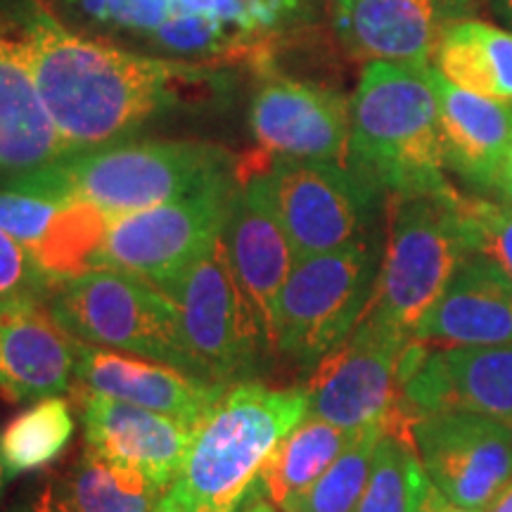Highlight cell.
I'll use <instances>...</instances> for the list:
<instances>
[{
  "label": "cell",
  "instance_id": "6da1fadb",
  "mask_svg": "<svg viewBox=\"0 0 512 512\" xmlns=\"http://www.w3.org/2000/svg\"><path fill=\"white\" fill-rule=\"evenodd\" d=\"M22 27L67 157L100 150L166 110L204 105L226 91V74L214 64L128 53L74 34L43 8H31Z\"/></svg>",
  "mask_w": 512,
  "mask_h": 512
},
{
  "label": "cell",
  "instance_id": "7a4b0ae2",
  "mask_svg": "<svg viewBox=\"0 0 512 512\" xmlns=\"http://www.w3.org/2000/svg\"><path fill=\"white\" fill-rule=\"evenodd\" d=\"M347 164L384 195L451 192L432 64L366 62L351 98Z\"/></svg>",
  "mask_w": 512,
  "mask_h": 512
},
{
  "label": "cell",
  "instance_id": "3957f363",
  "mask_svg": "<svg viewBox=\"0 0 512 512\" xmlns=\"http://www.w3.org/2000/svg\"><path fill=\"white\" fill-rule=\"evenodd\" d=\"M223 147L197 140H140L62 157L5 188L60 202L91 204L110 219L181 200L233 174Z\"/></svg>",
  "mask_w": 512,
  "mask_h": 512
},
{
  "label": "cell",
  "instance_id": "277c9868",
  "mask_svg": "<svg viewBox=\"0 0 512 512\" xmlns=\"http://www.w3.org/2000/svg\"><path fill=\"white\" fill-rule=\"evenodd\" d=\"M306 413V387L230 384L195 427L174 486L200 512H235L275 446Z\"/></svg>",
  "mask_w": 512,
  "mask_h": 512
},
{
  "label": "cell",
  "instance_id": "5b68a950",
  "mask_svg": "<svg viewBox=\"0 0 512 512\" xmlns=\"http://www.w3.org/2000/svg\"><path fill=\"white\" fill-rule=\"evenodd\" d=\"M472 254L460 192L392 197L389 238L368 323L413 339L418 323Z\"/></svg>",
  "mask_w": 512,
  "mask_h": 512
},
{
  "label": "cell",
  "instance_id": "8992f818",
  "mask_svg": "<svg viewBox=\"0 0 512 512\" xmlns=\"http://www.w3.org/2000/svg\"><path fill=\"white\" fill-rule=\"evenodd\" d=\"M252 171L268 207L285 230L294 261L380 238L384 190L349 164L318 159H256Z\"/></svg>",
  "mask_w": 512,
  "mask_h": 512
},
{
  "label": "cell",
  "instance_id": "52a82bcc",
  "mask_svg": "<svg viewBox=\"0 0 512 512\" xmlns=\"http://www.w3.org/2000/svg\"><path fill=\"white\" fill-rule=\"evenodd\" d=\"M48 306L62 328L83 344L124 351L200 377L185 347L176 304L138 275L100 268L64 280L50 290Z\"/></svg>",
  "mask_w": 512,
  "mask_h": 512
},
{
  "label": "cell",
  "instance_id": "ba28073f",
  "mask_svg": "<svg viewBox=\"0 0 512 512\" xmlns=\"http://www.w3.org/2000/svg\"><path fill=\"white\" fill-rule=\"evenodd\" d=\"M382 254L380 235L294 261L275 311V351L316 368L342 347L373 304Z\"/></svg>",
  "mask_w": 512,
  "mask_h": 512
},
{
  "label": "cell",
  "instance_id": "9c48e42d",
  "mask_svg": "<svg viewBox=\"0 0 512 512\" xmlns=\"http://www.w3.org/2000/svg\"><path fill=\"white\" fill-rule=\"evenodd\" d=\"M235 185L230 174L181 200L110 219L95 271L138 275L164 292L221 238Z\"/></svg>",
  "mask_w": 512,
  "mask_h": 512
},
{
  "label": "cell",
  "instance_id": "30bf717a",
  "mask_svg": "<svg viewBox=\"0 0 512 512\" xmlns=\"http://www.w3.org/2000/svg\"><path fill=\"white\" fill-rule=\"evenodd\" d=\"M164 294L176 304L185 347L202 380L238 384L254 373L259 356L271 351L230 273L221 238Z\"/></svg>",
  "mask_w": 512,
  "mask_h": 512
},
{
  "label": "cell",
  "instance_id": "8fae6325",
  "mask_svg": "<svg viewBox=\"0 0 512 512\" xmlns=\"http://www.w3.org/2000/svg\"><path fill=\"white\" fill-rule=\"evenodd\" d=\"M408 342L361 320L347 342L313 368L306 384L309 415L349 432L389 427L401 413L399 363Z\"/></svg>",
  "mask_w": 512,
  "mask_h": 512
},
{
  "label": "cell",
  "instance_id": "7c38bea8",
  "mask_svg": "<svg viewBox=\"0 0 512 512\" xmlns=\"http://www.w3.org/2000/svg\"><path fill=\"white\" fill-rule=\"evenodd\" d=\"M422 470L448 501L486 512L512 482V432L501 420L472 413L411 418Z\"/></svg>",
  "mask_w": 512,
  "mask_h": 512
},
{
  "label": "cell",
  "instance_id": "4fadbf2b",
  "mask_svg": "<svg viewBox=\"0 0 512 512\" xmlns=\"http://www.w3.org/2000/svg\"><path fill=\"white\" fill-rule=\"evenodd\" d=\"M249 126L264 155L347 164L351 100L325 83L273 76L254 95Z\"/></svg>",
  "mask_w": 512,
  "mask_h": 512
},
{
  "label": "cell",
  "instance_id": "5bb4252c",
  "mask_svg": "<svg viewBox=\"0 0 512 512\" xmlns=\"http://www.w3.org/2000/svg\"><path fill=\"white\" fill-rule=\"evenodd\" d=\"M408 420L427 413H472L512 422V344L425 351L401 380Z\"/></svg>",
  "mask_w": 512,
  "mask_h": 512
},
{
  "label": "cell",
  "instance_id": "9a60e30c",
  "mask_svg": "<svg viewBox=\"0 0 512 512\" xmlns=\"http://www.w3.org/2000/svg\"><path fill=\"white\" fill-rule=\"evenodd\" d=\"M477 0H335V31L361 60L432 64L453 24L475 19Z\"/></svg>",
  "mask_w": 512,
  "mask_h": 512
},
{
  "label": "cell",
  "instance_id": "2e32d148",
  "mask_svg": "<svg viewBox=\"0 0 512 512\" xmlns=\"http://www.w3.org/2000/svg\"><path fill=\"white\" fill-rule=\"evenodd\" d=\"M221 240L230 273L254 311L268 347L275 351V311L294 266V252L254 178H238Z\"/></svg>",
  "mask_w": 512,
  "mask_h": 512
},
{
  "label": "cell",
  "instance_id": "e0dca14e",
  "mask_svg": "<svg viewBox=\"0 0 512 512\" xmlns=\"http://www.w3.org/2000/svg\"><path fill=\"white\" fill-rule=\"evenodd\" d=\"M79 339L62 328L48 299L0 302V392L12 403L53 399L72 389Z\"/></svg>",
  "mask_w": 512,
  "mask_h": 512
},
{
  "label": "cell",
  "instance_id": "ac0fdd59",
  "mask_svg": "<svg viewBox=\"0 0 512 512\" xmlns=\"http://www.w3.org/2000/svg\"><path fill=\"white\" fill-rule=\"evenodd\" d=\"M223 392V384L200 380L174 366L79 342L72 394L133 403L197 427Z\"/></svg>",
  "mask_w": 512,
  "mask_h": 512
},
{
  "label": "cell",
  "instance_id": "d6986e66",
  "mask_svg": "<svg viewBox=\"0 0 512 512\" xmlns=\"http://www.w3.org/2000/svg\"><path fill=\"white\" fill-rule=\"evenodd\" d=\"M74 401L81 411L86 448L140 472L164 491L176 482L195 427L105 396L74 394Z\"/></svg>",
  "mask_w": 512,
  "mask_h": 512
},
{
  "label": "cell",
  "instance_id": "ffe728a7",
  "mask_svg": "<svg viewBox=\"0 0 512 512\" xmlns=\"http://www.w3.org/2000/svg\"><path fill=\"white\" fill-rule=\"evenodd\" d=\"M413 339L448 347L512 344V278L489 256L467 254Z\"/></svg>",
  "mask_w": 512,
  "mask_h": 512
},
{
  "label": "cell",
  "instance_id": "44dd1931",
  "mask_svg": "<svg viewBox=\"0 0 512 512\" xmlns=\"http://www.w3.org/2000/svg\"><path fill=\"white\" fill-rule=\"evenodd\" d=\"M62 157L67 147L36 86L24 27L0 22V171L31 174Z\"/></svg>",
  "mask_w": 512,
  "mask_h": 512
},
{
  "label": "cell",
  "instance_id": "7402d4cb",
  "mask_svg": "<svg viewBox=\"0 0 512 512\" xmlns=\"http://www.w3.org/2000/svg\"><path fill=\"white\" fill-rule=\"evenodd\" d=\"M432 83L439 100L446 171L458 176L467 188L494 192L496 176L512 143V102L463 91L434 64Z\"/></svg>",
  "mask_w": 512,
  "mask_h": 512
},
{
  "label": "cell",
  "instance_id": "603a6c76",
  "mask_svg": "<svg viewBox=\"0 0 512 512\" xmlns=\"http://www.w3.org/2000/svg\"><path fill=\"white\" fill-rule=\"evenodd\" d=\"M434 67L453 86L512 102V31L482 19L453 24L441 38Z\"/></svg>",
  "mask_w": 512,
  "mask_h": 512
},
{
  "label": "cell",
  "instance_id": "cb8c5ba5",
  "mask_svg": "<svg viewBox=\"0 0 512 512\" xmlns=\"http://www.w3.org/2000/svg\"><path fill=\"white\" fill-rule=\"evenodd\" d=\"M354 434L306 413V418L275 446L256 482L275 508L287 512L342 456Z\"/></svg>",
  "mask_w": 512,
  "mask_h": 512
},
{
  "label": "cell",
  "instance_id": "d4e9b609",
  "mask_svg": "<svg viewBox=\"0 0 512 512\" xmlns=\"http://www.w3.org/2000/svg\"><path fill=\"white\" fill-rule=\"evenodd\" d=\"M64 486L79 512H155L164 496L140 472L110 463L91 448H83Z\"/></svg>",
  "mask_w": 512,
  "mask_h": 512
},
{
  "label": "cell",
  "instance_id": "484cf974",
  "mask_svg": "<svg viewBox=\"0 0 512 512\" xmlns=\"http://www.w3.org/2000/svg\"><path fill=\"white\" fill-rule=\"evenodd\" d=\"M72 437L74 415L69 403L60 396L36 401L0 434V456L8 479L53 463L67 451Z\"/></svg>",
  "mask_w": 512,
  "mask_h": 512
},
{
  "label": "cell",
  "instance_id": "4316f807",
  "mask_svg": "<svg viewBox=\"0 0 512 512\" xmlns=\"http://www.w3.org/2000/svg\"><path fill=\"white\" fill-rule=\"evenodd\" d=\"M384 432H387L384 425H368L356 430L342 456L287 512H356L366 491L375 448Z\"/></svg>",
  "mask_w": 512,
  "mask_h": 512
},
{
  "label": "cell",
  "instance_id": "83f0119b",
  "mask_svg": "<svg viewBox=\"0 0 512 512\" xmlns=\"http://www.w3.org/2000/svg\"><path fill=\"white\" fill-rule=\"evenodd\" d=\"M422 475L411 434L384 432L356 512H413Z\"/></svg>",
  "mask_w": 512,
  "mask_h": 512
},
{
  "label": "cell",
  "instance_id": "f1b7e54d",
  "mask_svg": "<svg viewBox=\"0 0 512 512\" xmlns=\"http://www.w3.org/2000/svg\"><path fill=\"white\" fill-rule=\"evenodd\" d=\"M460 211L470 235L472 252L489 256L512 278V207L484 197L460 195Z\"/></svg>",
  "mask_w": 512,
  "mask_h": 512
},
{
  "label": "cell",
  "instance_id": "f546056e",
  "mask_svg": "<svg viewBox=\"0 0 512 512\" xmlns=\"http://www.w3.org/2000/svg\"><path fill=\"white\" fill-rule=\"evenodd\" d=\"M64 204L67 202L3 188L0 190V228L22 242L29 254H34L55 230Z\"/></svg>",
  "mask_w": 512,
  "mask_h": 512
},
{
  "label": "cell",
  "instance_id": "4dcf8cb0",
  "mask_svg": "<svg viewBox=\"0 0 512 512\" xmlns=\"http://www.w3.org/2000/svg\"><path fill=\"white\" fill-rule=\"evenodd\" d=\"M53 280L38 268L29 249L0 228V302L3 299H48Z\"/></svg>",
  "mask_w": 512,
  "mask_h": 512
},
{
  "label": "cell",
  "instance_id": "1f68e13d",
  "mask_svg": "<svg viewBox=\"0 0 512 512\" xmlns=\"http://www.w3.org/2000/svg\"><path fill=\"white\" fill-rule=\"evenodd\" d=\"M88 17L117 29L150 34L174 15V0H76Z\"/></svg>",
  "mask_w": 512,
  "mask_h": 512
},
{
  "label": "cell",
  "instance_id": "d6a6232c",
  "mask_svg": "<svg viewBox=\"0 0 512 512\" xmlns=\"http://www.w3.org/2000/svg\"><path fill=\"white\" fill-rule=\"evenodd\" d=\"M8 512H79L67 494L64 479H48L12 505Z\"/></svg>",
  "mask_w": 512,
  "mask_h": 512
},
{
  "label": "cell",
  "instance_id": "836d02e7",
  "mask_svg": "<svg viewBox=\"0 0 512 512\" xmlns=\"http://www.w3.org/2000/svg\"><path fill=\"white\" fill-rule=\"evenodd\" d=\"M446 505H448V498L430 482V477L422 475L413 512H446Z\"/></svg>",
  "mask_w": 512,
  "mask_h": 512
},
{
  "label": "cell",
  "instance_id": "e575fe53",
  "mask_svg": "<svg viewBox=\"0 0 512 512\" xmlns=\"http://www.w3.org/2000/svg\"><path fill=\"white\" fill-rule=\"evenodd\" d=\"M155 512H200V510H197L195 505H192L188 498H185L181 491L171 484L169 489L164 491V496L159 498Z\"/></svg>",
  "mask_w": 512,
  "mask_h": 512
},
{
  "label": "cell",
  "instance_id": "d590c367",
  "mask_svg": "<svg viewBox=\"0 0 512 512\" xmlns=\"http://www.w3.org/2000/svg\"><path fill=\"white\" fill-rule=\"evenodd\" d=\"M494 192L501 197V202L510 204L512 207V143H510L508 155H505L503 164H501V171H498V176H496Z\"/></svg>",
  "mask_w": 512,
  "mask_h": 512
},
{
  "label": "cell",
  "instance_id": "8d00e7d4",
  "mask_svg": "<svg viewBox=\"0 0 512 512\" xmlns=\"http://www.w3.org/2000/svg\"><path fill=\"white\" fill-rule=\"evenodd\" d=\"M235 512H278V508L264 494H252L240 503V508Z\"/></svg>",
  "mask_w": 512,
  "mask_h": 512
},
{
  "label": "cell",
  "instance_id": "74e56055",
  "mask_svg": "<svg viewBox=\"0 0 512 512\" xmlns=\"http://www.w3.org/2000/svg\"><path fill=\"white\" fill-rule=\"evenodd\" d=\"M489 5L494 8L498 19L512 31V0H489Z\"/></svg>",
  "mask_w": 512,
  "mask_h": 512
},
{
  "label": "cell",
  "instance_id": "f35d334b",
  "mask_svg": "<svg viewBox=\"0 0 512 512\" xmlns=\"http://www.w3.org/2000/svg\"><path fill=\"white\" fill-rule=\"evenodd\" d=\"M486 512H512V482L505 486L503 494L486 508Z\"/></svg>",
  "mask_w": 512,
  "mask_h": 512
},
{
  "label": "cell",
  "instance_id": "ab89813d",
  "mask_svg": "<svg viewBox=\"0 0 512 512\" xmlns=\"http://www.w3.org/2000/svg\"><path fill=\"white\" fill-rule=\"evenodd\" d=\"M5 482H8V472H5V465H3V456H0V496H3Z\"/></svg>",
  "mask_w": 512,
  "mask_h": 512
},
{
  "label": "cell",
  "instance_id": "60d3db41",
  "mask_svg": "<svg viewBox=\"0 0 512 512\" xmlns=\"http://www.w3.org/2000/svg\"><path fill=\"white\" fill-rule=\"evenodd\" d=\"M510 432H512V422H510Z\"/></svg>",
  "mask_w": 512,
  "mask_h": 512
},
{
  "label": "cell",
  "instance_id": "b9f144b4",
  "mask_svg": "<svg viewBox=\"0 0 512 512\" xmlns=\"http://www.w3.org/2000/svg\"><path fill=\"white\" fill-rule=\"evenodd\" d=\"M72 3H76V0H72Z\"/></svg>",
  "mask_w": 512,
  "mask_h": 512
}]
</instances>
